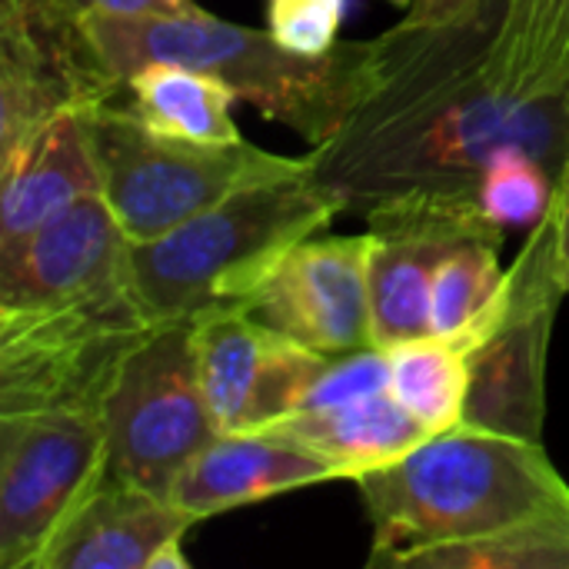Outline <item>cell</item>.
Here are the masks:
<instances>
[{"instance_id":"7c38bea8","label":"cell","mask_w":569,"mask_h":569,"mask_svg":"<svg viewBox=\"0 0 569 569\" xmlns=\"http://www.w3.org/2000/svg\"><path fill=\"white\" fill-rule=\"evenodd\" d=\"M193 340L217 433H250L297 413L327 363V353L270 330L243 307L197 317Z\"/></svg>"},{"instance_id":"4316f807","label":"cell","mask_w":569,"mask_h":569,"mask_svg":"<svg viewBox=\"0 0 569 569\" xmlns=\"http://www.w3.org/2000/svg\"><path fill=\"white\" fill-rule=\"evenodd\" d=\"M87 13H117V17H137V13H163L173 10L170 0H73Z\"/></svg>"},{"instance_id":"d4e9b609","label":"cell","mask_w":569,"mask_h":569,"mask_svg":"<svg viewBox=\"0 0 569 569\" xmlns=\"http://www.w3.org/2000/svg\"><path fill=\"white\" fill-rule=\"evenodd\" d=\"M550 217H553V230H557V267L563 277V287L569 293V153L557 187H553V203H550Z\"/></svg>"},{"instance_id":"ffe728a7","label":"cell","mask_w":569,"mask_h":569,"mask_svg":"<svg viewBox=\"0 0 569 569\" xmlns=\"http://www.w3.org/2000/svg\"><path fill=\"white\" fill-rule=\"evenodd\" d=\"M490 63L517 93L569 90V0H507Z\"/></svg>"},{"instance_id":"2e32d148","label":"cell","mask_w":569,"mask_h":569,"mask_svg":"<svg viewBox=\"0 0 569 569\" xmlns=\"http://www.w3.org/2000/svg\"><path fill=\"white\" fill-rule=\"evenodd\" d=\"M343 480L313 450L273 433H217L177 477L170 500L197 523L303 487Z\"/></svg>"},{"instance_id":"5b68a950","label":"cell","mask_w":569,"mask_h":569,"mask_svg":"<svg viewBox=\"0 0 569 569\" xmlns=\"http://www.w3.org/2000/svg\"><path fill=\"white\" fill-rule=\"evenodd\" d=\"M127 100V97H123ZM90 113L103 200L130 243L163 237L230 193L310 170V157H283L240 143H197L150 130L123 103Z\"/></svg>"},{"instance_id":"4fadbf2b","label":"cell","mask_w":569,"mask_h":569,"mask_svg":"<svg viewBox=\"0 0 569 569\" xmlns=\"http://www.w3.org/2000/svg\"><path fill=\"white\" fill-rule=\"evenodd\" d=\"M243 310L327 357L373 347L370 233L300 240Z\"/></svg>"},{"instance_id":"9c48e42d","label":"cell","mask_w":569,"mask_h":569,"mask_svg":"<svg viewBox=\"0 0 569 569\" xmlns=\"http://www.w3.org/2000/svg\"><path fill=\"white\" fill-rule=\"evenodd\" d=\"M127 97L73 0H0V153L63 113Z\"/></svg>"},{"instance_id":"ac0fdd59","label":"cell","mask_w":569,"mask_h":569,"mask_svg":"<svg viewBox=\"0 0 569 569\" xmlns=\"http://www.w3.org/2000/svg\"><path fill=\"white\" fill-rule=\"evenodd\" d=\"M260 433H273L313 450L333 463L343 480H360L370 470L390 467L433 437L390 390L337 407L300 410L267 423Z\"/></svg>"},{"instance_id":"52a82bcc","label":"cell","mask_w":569,"mask_h":569,"mask_svg":"<svg viewBox=\"0 0 569 569\" xmlns=\"http://www.w3.org/2000/svg\"><path fill=\"white\" fill-rule=\"evenodd\" d=\"M150 327L140 297L0 310V413L100 410Z\"/></svg>"},{"instance_id":"7a4b0ae2","label":"cell","mask_w":569,"mask_h":569,"mask_svg":"<svg viewBox=\"0 0 569 569\" xmlns=\"http://www.w3.org/2000/svg\"><path fill=\"white\" fill-rule=\"evenodd\" d=\"M353 483L373 530L367 567L403 569L433 547L470 543L569 510L567 477L540 440L470 423L427 437L397 463Z\"/></svg>"},{"instance_id":"7402d4cb","label":"cell","mask_w":569,"mask_h":569,"mask_svg":"<svg viewBox=\"0 0 569 569\" xmlns=\"http://www.w3.org/2000/svg\"><path fill=\"white\" fill-rule=\"evenodd\" d=\"M403 569H569V510L470 543L433 547Z\"/></svg>"},{"instance_id":"3957f363","label":"cell","mask_w":569,"mask_h":569,"mask_svg":"<svg viewBox=\"0 0 569 569\" xmlns=\"http://www.w3.org/2000/svg\"><path fill=\"white\" fill-rule=\"evenodd\" d=\"M87 27L123 80L153 60L213 73L310 147H323L343 127L370 57V40H340L333 50L307 57L283 47L270 30L210 17L197 3L137 17L87 13Z\"/></svg>"},{"instance_id":"484cf974","label":"cell","mask_w":569,"mask_h":569,"mask_svg":"<svg viewBox=\"0 0 569 569\" xmlns=\"http://www.w3.org/2000/svg\"><path fill=\"white\" fill-rule=\"evenodd\" d=\"M477 3L483 0H410L403 20L407 23H443V20H453L467 10H473Z\"/></svg>"},{"instance_id":"6da1fadb","label":"cell","mask_w":569,"mask_h":569,"mask_svg":"<svg viewBox=\"0 0 569 569\" xmlns=\"http://www.w3.org/2000/svg\"><path fill=\"white\" fill-rule=\"evenodd\" d=\"M507 0L443 23H407L370 40L367 73L343 127L313 147L310 177L350 210L417 190L477 193L500 150H527L560 177L569 153V90L517 93L493 77Z\"/></svg>"},{"instance_id":"5bb4252c","label":"cell","mask_w":569,"mask_h":569,"mask_svg":"<svg viewBox=\"0 0 569 569\" xmlns=\"http://www.w3.org/2000/svg\"><path fill=\"white\" fill-rule=\"evenodd\" d=\"M130 247L103 193L83 197L0 250V310L137 297Z\"/></svg>"},{"instance_id":"9a60e30c","label":"cell","mask_w":569,"mask_h":569,"mask_svg":"<svg viewBox=\"0 0 569 569\" xmlns=\"http://www.w3.org/2000/svg\"><path fill=\"white\" fill-rule=\"evenodd\" d=\"M193 523L173 500L107 477L63 523L37 569H190L183 537Z\"/></svg>"},{"instance_id":"277c9868","label":"cell","mask_w":569,"mask_h":569,"mask_svg":"<svg viewBox=\"0 0 569 569\" xmlns=\"http://www.w3.org/2000/svg\"><path fill=\"white\" fill-rule=\"evenodd\" d=\"M347 200L307 173L243 187L163 237L130 247L133 283L150 323L243 307L280 260L323 233Z\"/></svg>"},{"instance_id":"ba28073f","label":"cell","mask_w":569,"mask_h":569,"mask_svg":"<svg viewBox=\"0 0 569 569\" xmlns=\"http://www.w3.org/2000/svg\"><path fill=\"white\" fill-rule=\"evenodd\" d=\"M107 477L100 410L0 413V567L37 569Z\"/></svg>"},{"instance_id":"603a6c76","label":"cell","mask_w":569,"mask_h":569,"mask_svg":"<svg viewBox=\"0 0 569 569\" xmlns=\"http://www.w3.org/2000/svg\"><path fill=\"white\" fill-rule=\"evenodd\" d=\"M557 177L533 153L513 147L500 150L480 173L477 200L487 220L503 230H533L553 203Z\"/></svg>"},{"instance_id":"cb8c5ba5","label":"cell","mask_w":569,"mask_h":569,"mask_svg":"<svg viewBox=\"0 0 569 569\" xmlns=\"http://www.w3.org/2000/svg\"><path fill=\"white\" fill-rule=\"evenodd\" d=\"M343 0H267V30L290 50L320 57L340 43Z\"/></svg>"},{"instance_id":"8992f818","label":"cell","mask_w":569,"mask_h":569,"mask_svg":"<svg viewBox=\"0 0 569 569\" xmlns=\"http://www.w3.org/2000/svg\"><path fill=\"white\" fill-rule=\"evenodd\" d=\"M100 417L110 477L170 500L177 477L217 437L193 320L153 323L123 353Z\"/></svg>"},{"instance_id":"d6986e66","label":"cell","mask_w":569,"mask_h":569,"mask_svg":"<svg viewBox=\"0 0 569 569\" xmlns=\"http://www.w3.org/2000/svg\"><path fill=\"white\" fill-rule=\"evenodd\" d=\"M240 97L220 77L183 63H143L127 77V107L157 133L197 143H240L243 133L230 117Z\"/></svg>"},{"instance_id":"30bf717a","label":"cell","mask_w":569,"mask_h":569,"mask_svg":"<svg viewBox=\"0 0 569 569\" xmlns=\"http://www.w3.org/2000/svg\"><path fill=\"white\" fill-rule=\"evenodd\" d=\"M567 297L557 267V230L547 213L527 237L510 267V303L497 330L470 353V397L463 423L543 437L547 420V357L560 300Z\"/></svg>"},{"instance_id":"e0dca14e","label":"cell","mask_w":569,"mask_h":569,"mask_svg":"<svg viewBox=\"0 0 569 569\" xmlns=\"http://www.w3.org/2000/svg\"><path fill=\"white\" fill-rule=\"evenodd\" d=\"M103 193L90 113H63L0 153V250L83 197Z\"/></svg>"},{"instance_id":"83f0119b","label":"cell","mask_w":569,"mask_h":569,"mask_svg":"<svg viewBox=\"0 0 569 569\" xmlns=\"http://www.w3.org/2000/svg\"><path fill=\"white\" fill-rule=\"evenodd\" d=\"M170 3H173V7H187L190 0H170Z\"/></svg>"},{"instance_id":"44dd1931","label":"cell","mask_w":569,"mask_h":569,"mask_svg":"<svg viewBox=\"0 0 569 569\" xmlns=\"http://www.w3.org/2000/svg\"><path fill=\"white\" fill-rule=\"evenodd\" d=\"M390 353V393L430 430L443 433L463 423L470 397V353L440 337L407 340Z\"/></svg>"},{"instance_id":"8fae6325","label":"cell","mask_w":569,"mask_h":569,"mask_svg":"<svg viewBox=\"0 0 569 569\" xmlns=\"http://www.w3.org/2000/svg\"><path fill=\"white\" fill-rule=\"evenodd\" d=\"M370 233L373 343L390 350L430 337V297L440 260L473 230L490 227L470 190H417L363 210Z\"/></svg>"}]
</instances>
